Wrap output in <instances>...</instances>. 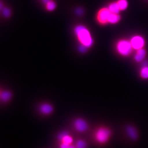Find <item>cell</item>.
<instances>
[{"label":"cell","mask_w":148,"mask_h":148,"mask_svg":"<svg viewBox=\"0 0 148 148\" xmlns=\"http://www.w3.org/2000/svg\"><path fill=\"white\" fill-rule=\"evenodd\" d=\"M74 33L81 45L90 48L94 43V40L89 30L84 25H77L74 28Z\"/></svg>","instance_id":"cell-1"},{"label":"cell","mask_w":148,"mask_h":148,"mask_svg":"<svg viewBox=\"0 0 148 148\" xmlns=\"http://www.w3.org/2000/svg\"><path fill=\"white\" fill-rule=\"evenodd\" d=\"M116 50L119 54L123 57H127L132 54L133 49L130 40L120 39L116 44Z\"/></svg>","instance_id":"cell-2"},{"label":"cell","mask_w":148,"mask_h":148,"mask_svg":"<svg viewBox=\"0 0 148 148\" xmlns=\"http://www.w3.org/2000/svg\"><path fill=\"white\" fill-rule=\"evenodd\" d=\"M111 135V132L109 129L105 127H100L95 133V138L101 144L108 142Z\"/></svg>","instance_id":"cell-3"},{"label":"cell","mask_w":148,"mask_h":148,"mask_svg":"<svg viewBox=\"0 0 148 148\" xmlns=\"http://www.w3.org/2000/svg\"><path fill=\"white\" fill-rule=\"evenodd\" d=\"M130 40L133 49L135 50L144 48L145 45V39L140 35H135L133 36Z\"/></svg>","instance_id":"cell-4"},{"label":"cell","mask_w":148,"mask_h":148,"mask_svg":"<svg viewBox=\"0 0 148 148\" xmlns=\"http://www.w3.org/2000/svg\"><path fill=\"white\" fill-rule=\"evenodd\" d=\"M110 13L108 7L103 8L99 10L97 15V19L98 22L103 25L108 23V19Z\"/></svg>","instance_id":"cell-5"},{"label":"cell","mask_w":148,"mask_h":148,"mask_svg":"<svg viewBox=\"0 0 148 148\" xmlns=\"http://www.w3.org/2000/svg\"><path fill=\"white\" fill-rule=\"evenodd\" d=\"M74 127L79 132H85L88 129V124L85 120L82 119H76L74 123Z\"/></svg>","instance_id":"cell-6"},{"label":"cell","mask_w":148,"mask_h":148,"mask_svg":"<svg viewBox=\"0 0 148 148\" xmlns=\"http://www.w3.org/2000/svg\"><path fill=\"white\" fill-rule=\"evenodd\" d=\"M146 55H147V52L144 48L136 50V52L134 55V60L136 62H143V60L145 59Z\"/></svg>","instance_id":"cell-7"},{"label":"cell","mask_w":148,"mask_h":148,"mask_svg":"<svg viewBox=\"0 0 148 148\" xmlns=\"http://www.w3.org/2000/svg\"><path fill=\"white\" fill-rule=\"evenodd\" d=\"M127 132L129 137L132 138V140H137L138 137V134L137 130L132 126H128L127 128Z\"/></svg>","instance_id":"cell-8"},{"label":"cell","mask_w":148,"mask_h":148,"mask_svg":"<svg viewBox=\"0 0 148 148\" xmlns=\"http://www.w3.org/2000/svg\"><path fill=\"white\" fill-rule=\"evenodd\" d=\"M120 20H121V16L119 14L111 13L108 19V23L111 24H116L119 23Z\"/></svg>","instance_id":"cell-9"},{"label":"cell","mask_w":148,"mask_h":148,"mask_svg":"<svg viewBox=\"0 0 148 148\" xmlns=\"http://www.w3.org/2000/svg\"><path fill=\"white\" fill-rule=\"evenodd\" d=\"M40 110L42 113L48 115L51 113L53 111V108L51 105L48 103H44L41 105L40 108Z\"/></svg>","instance_id":"cell-10"},{"label":"cell","mask_w":148,"mask_h":148,"mask_svg":"<svg viewBox=\"0 0 148 148\" xmlns=\"http://www.w3.org/2000/svg\"><path fill=\"white\" fill-rule=\"evenodd\" d=\"M108 8L111 13H114V14H119V12L121 11L119 5L117 4V1L110 3L108 6Z\"/></svg>","instance_id":"cell-11"},{"label":"cell","mask_w":148,"mask_h":148,"mask_svg":"<svg viewBox=\"0 0 148 148\" xmlns=\"http://www.w3.org/2000/svg\"><path fill=\"white\" fill-rule=\"evenodd\" d=\"M117 3L121 11L126 10L129 6L127 0H118Z\"/></svg>","instance_id":"cell-12"},{"label":"cell","mask_w":148,"mask_h":148,"mask_svg":"<svg viewBox=\"0 0 148 148\" xmlns=\"http://www.w3.org/2000/svg\"><path fill=\"white\" fill-rule=\"evenodd\" d=\"M11 97V93L8 91H3L1 93V99L3 102L8 101Z\"/></svg>","instance_id":"cell-13"},{"label":"cell","mask_w":148,"mask_h":148,"mask_svg":"<svg viewBox=\"0 0 148 148\" xmlns=\"http://www.w3.org/2000/svg\"><path fill=\"white\" fill-rule=\"evenodd\" d=\"M140 75L144 79H148V65H144L140 71Z\"/></svg>","instance_id":"cell-14"},{"label":"cell","mask_w":148,"mask_h":148,"mask_svg":"<svg viewBox=\"0 0 148 148\" xmlns=\"http://www.w3.org/2000/svg\"><path fill=\"white\" fill-rule=\"evenodd\" d=\"M46 6L47 10L49 11H52L56 8V4L54 1H50L46 4Z\"/></svg>","instance_id":"cell-15"},{"label":"cell","mask_w":148,"mask_h":148,"mask_svg":"<svg viewBox=\"0 0 148 148\" xmlns=\"http://www.w3.org/2000/svg\"><path fill=\"white\" fill-rule=\"evenodd\" d=\"M61 141L62 143H64L66 144H71L73 143V138L71 136H70L68 134H67L63 137V138Z\"/></svg>","instance_id":"cell-16"},{"label":"cell","mask_w":148,"mask_h":148,"mask_svg":"<svg viewBox=\"0 0 148 148\" xmlns=\"http://www.w3.org/2000/svg\"><path fill=\"white\" fill-rule=\"evenodd\" d=\"M76 147L77 148H86L87 144L85 141L82 140H79L76 143Z\"/></svg>","instance_id":"cell-17"},{"label":"cell","mask_w":148,"mask_h":148,"mask_svg":"<svg viewBox=\"0 0 148 148\" xmlns=\"http://www.w3.org/2000/svg\"><path fill=\"white\" fill-rule=\"evenodd\" d=\"M2 13L3 15L5 17H9L11 16V10L8 8H3L2 9Z\"/></svg>","instance_id":"cell-18"},{"label":"cell","mask_w":148,"mask_h":148,"mask_svg":"<svg viewBox=\"0 0 148 148\" xmlns=\"http://www.w3.org/2000/svg\"><path fill=\"white\" fill-rule=\"evenodd\" d=\"M78 49L81 53H85V52L86 51L87 48L84 45H81L79 47Z\"/></svg>","instance_id":"cell-19"},{"label":"cell","mask_w":148,"mask_h":148,"mask_svg":"<svg viewBox=\"0 0 148 148\" xmlns=\"http://www.w3.org/2000/svg\"><path fill=\"white\" fill-rule=\"evenodd\" d=\"M67 134L68 133L66 132H62L60 134H59V136H58V139L60 140V141H62V140L63 137H64L65 136L67 135Z\"/></svg>","instance_id":"cell-20"},{"label":"cell","mask_w":148,"mask_h":148,"mask_svg":"<svg viewBox=\"0 0 148 148\" xmlns=\"http://www.w3.org/2000/svg\"><path fill=\"white\" fill-rule=\"evenodd\" d=\"M71 145V144H66L64 143H62V144H60V148H69Z\"/></svg>","instance_id":"cell-21"},{"label":"cell","mask_w":148,"mask_h":148,"mask_svg":"<svg viewBox=\"0 0 148 148\" xmlns=\"http://www.w3.org/2000/svg\"><path fill=\"white\" fill-rule=\"evenodd\" d=\"M83 13H84V11H83V10H82V9L78 8L77 9V10H76V14L79 15V16L82 15L83 14Z\"/></svg>","instance_id":"cell-22"},{"label":"cell","mask_w":148,"mask_h":148,"mask_svg":"<svg viewBox=\"0 0 148 148\" xmlns=\"http://www.w3.org/2000/svg\"><path fill=\"white\" fill-rule=\"evenodd\" d=\"M41 1H42V2H43L44 3L46 4L47 3H49L51 0H41Z\"/></svg>","instance_id":"cell-23"},{"label":"cell","mask_w":148,"mask_h":148,"mask_svg":"<svg viewBox=\"0 0 148 148\" xmlns=\"http://www.w3.org/2000/svg\"><path fill=\"white\" fill-rule=\"evenodd\" d=\"M69 148H77L76 147H75V146H74L71 145H70V147H69Z\"/></svg>","instance_id":"cell-24"}]
</instances>
